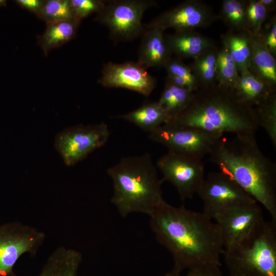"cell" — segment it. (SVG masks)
Listing matches in <instances>:
<instances>
[{
	"mask_svg": "<svg viewBox=\"0 0 276 276\" xmlns=\"http://www.w3.org/2000/svg\"><path fill=\"white\" fill-rule=\"evenodd\" d=\"M7 5V1L5 0H0V7L6 6Z\"/></svg>",
	"mask_w": 276,
	"mask_h": 276,
	"instance_id": "obj_37",
	"label": "cell"
},
{
	"mask_svg": "<svg viewBox=\"0 0 276 276\" xmlns=\"http://www.w3.org/2000/svg\"><path fill=\"white\" fill-rule=\"evenodd\" d=\"M110 134L104 122L76 125L59 132L55 137L54 146L64 164L73 166L104 145Z\"/></svg>",
	"mask_w": 276,
	"mask_h": 276,
	"instance_id": "obj_7",
	"label": "cell"
},
{
	"mask_svg": "<svg viewBox=\"0 0 276 276\" xmlns=\"http://www.w3.org/2000/svg\"><path fill=\"white\" fill-rule=\"evenodd\" d=\"M164 125L222 135L255 134L259 127L255 108L241 101L234 89L217 83L199 88L187 107Z\"/></svg>",
	"mask_w": 276,
	"mask_h": 276,
	"instance_id": "obj_3",
	"label": "cell"
},
{
	"mask_svg": "<svg viewBox=\"0 0 276 276\" xmlns=\"http://www.w3.org/2000/svg\"><path fill=\"white\" fill-rule=\"evenodd\" d=\"M118 118L131 122L149 133L168 121L167 114L157 101L145 102L136 109Z\"/></svg>",
	"mask_w": 276,
	"mask_h": 276,
	"instance_id": "obj_22",
	"label": "cell"
},
{
	"mask_svg": "<svg viewBox=\"0 0 276 276\" xmlns=\"http://www.w3.org/2000/svg\"><path fill=\"white\" fill-rule=\"evenodd\" d=\"M267 14V10L258 0L247 1L246 11L247 31L254 35H259Z\"/></svg>",
	"mask_w": 276,
	"mask_h": 276,
	"instance_id": "obj_29",
	"label": "cell"
},
{
	"mask_svg": "<svg viewBox=\"0 0 276 276\" xmlns=\"http://www.w3.org/2000/svg\"><path fill=\"white\" fill-rule=\"evenodd\" d=\"M37 16L46 24L76 19L70 0L44 1Z\"/></svg>",
	"mask_w": 276,
	"mask_h": 276,
	"instance_id": "obj_28",
	"label": "cell"
},
{
	"mask_svg": "<svg viewBox=\"0 0 276 276\" xmlns=\"http://www.w3.org/2000/svg\"><path fill=\"white\" fill-rule=\"evenodd\" d=\"M219 16L204 2L187 0L154 18L147 27H157L165 31L171 28L175 31L195 30L211 25Z\"/></svg>",
	"mask_w": 276,
	"mask_h": 276,
	"instance_id": "obj_13",
	"label": "cell"
},
{
	"mask_svg": "<svg viewBox=\"0 0 276 276\" xmlns=\"http://www.w3.org/2000/svg\"><path fill=\"white\" fill-rule=\"evenodd\" d=\"M267 12L273 11L275 8V0H258Z\"/></svg>",
	"mask_w": 276,
	"mask_h": 276,
	"instance_id": "obj_35",
	"label": "cell"
},
{
	"mask_svg": "<svg viewBox=\"0 0 276 276\" xmlns=\"http://www.w3.org/2000/svg\"><path fill=\"white\" fill-rule=\"evenodd\" d=\"M194 93L176 85L166 78L164 89L157 102L167 114L168 121L187 107L193 98Z\"/></svg>",
	"mask_w": 276,
	"mask_h": 276,
	"instance_id": "obj_23",
	"label": "cell"
},
{
	"mask_svg": "<svg viewBox=\"0 0 276 276\" xmlns=\"http://www.w3.org/2000/svg\"><path fill=\"white\" fill-rule=\"evenodd\" d=\"M156 165L162 174V181L171 183L183 201L198 193L205 178L202 159L191 155L168 151Z\"/></svg>",
	"mask_w": 276,
	"mask_h": 276,
	"instance_id": "obj_9",
	"label": "cell"
},
{
	"mask_svg": "<svg viewBox=\"0 0 276 276\" xmlns=\"http://www.w3.org/2000/svg\"><path fill=\"white\" fill-rule=\"evenodd\" d=\"M234 90L241 101L255 108L275 91V88L270 86L248 71L239 75Z\"/></svg>",
	"mask_w": 276,
	"mask_h": 276,
	"instance_id": "obj_19",
	"label": "cell"
},
{
	"mask_svg": "<svg viewBox=\"0 0 276 276\" xmlns=\"http://www.w3.org/2000/svg\"><path fill=\"white\" fill-rule=\"evenodd\" d=\"M167 45L172 54L181 60L195 58L215 45L213 40L195 30L175 31L165 35Z\"/></svg>",
	"mask_w": 276,
	"mask_h": 276,
	"instance_id": "obj_16",
	"label": "cell"
},
{
	"mask_svg": "<svg viewBox=\"0 0 276 276\" xmlns=\"http://www.w3.org/2000/svg\"><path fill=\"white\" fill-rule=\"evenodd\" d=\"M137 62L105 63L98 83L107 88H123L149 96L155 88L156 80Z\"/></svg>",
	"mask_w": 276,
	"mask_h": 276,
	"instance_id": "obj_14",
	"label": "cell"
},
{
	"mask_svg": "<svg viewBox=\"0 0 276 276\" xmlns=\"http://www.w3.org/2000/svg\"><path fill=\"white\" fill-rule=\"evenodd\" d=\"M155 4L151 0L106 1L95 18L108 28L112 40L129 41L142 35L145 29L142 23L144 13Z\"/></svg>",
	"mask_w": 276,
	"mask_h": 276,
	"instance_id": "obj_6",
	"label": "cell"
},
{
	"mask_svg": "<svg viewBox=\"0 0 276 276\" xmlns=\"http://www.w3.org/2000/svg\"><path fill=\"white\" fill-rule=\"evenodd\" d=\"M249 33L251 57L248 71L275 89V57L267 49L260 34L254 35Z\"/></svg>",
	"mask_w": 276,
	"mask_h": 276,
	"instance_id": "obj_17",
	"label": "cell"
},
{
	"mask_svg": "<svg viewBox=\"0 0 276 276\" xmlns=\"http://www.w3.org/2000/svg\"><path fill=\"white\" fill-rule=\"evenodd\" d=\"M107 172L113 183L111 201L122 217L131 213L150 215L164 201L163 181L149 153L123 157Z\"/></svg>",
	"mask_w": 276,
	"mask_h": 276,
	"instance_id": "obj_4",
	"label": "cell"
},
{
	"mask_svg": "<svg viewBox=\"0 0 276 276\" xmlns=\"http://www.w3.org/2000/svg\"><path fill=\"white\" fill-rule=\"evenodd\" d=\"M221 38L222 45L234 61L239 75L248 71L251 57L249 32L229 30Z\"/></svg>",
	"mask_w": 276,
	"mask_h": 276,
	"instance_id": "obj_20",
	"label": "cell"
},
{
	"mask_svg": "<svg viewBox=\"0 0 276 276\" xmlns=\"http://www.w3.org/2000/svg\"><path fill=\"white\" fill-rule=\"evenodd\" d=\"M149 216L157 241L173 257L174 270L181 273L206 264L221 266L224 251L221 233L203 212L174 206L164 200Z\"/></svg>",
	"mask_w": 276,
	"mask_h": 276,
	"instance_id": "obj_1",
	"label": "cell"
},
{
	"mask_svg": "<svg viewBox=\"0 0 276 276\" xmlns=\"http://www.w3.org/2000/svg\"><path fill=\"white\" fill-rule=\"evenodd\" d=\"M212 219L219 229L226 250L242 241L264 218L261 206L254 202L221 210Z\"/></svg>",
	"mask_w": 276,
	"mask_h": 276,
	"instance_id": "obj_12",
	"label": "cell"
},
{
	"mask_svg": "<svg viewBox=\"0 0 276 276\" xmlns=\"http://www.w3.org/2000/svg\"><path fill=\"white\" fill-rule=\"evenodd\" d=\"M218 51L214 45L194 58L189 65L199 88L217 83L216 68Z\"/></svg>",
	"mask_w": 276,
	"mask_h": 276,
	"instance_id": "obj_24",
	"label": "cell"
},
{
	"mask_svg": "<svg viewBox=\"0 0 276 276\" xmlns=\"http://www.w3.org/2000/svg\"><path fill=\"white\" fill-rule=\"evenodd\" d=\"M259 126L262 127L276 147V94L272 93L263 103L255 107Z\"/></svg>",
	"mask_w": 276,
	"mask_h": 276,
	"instance_id": "obj_27",
	"label": "cell"
},
{
	"mask_svg": "<svg viewBox=\"0 0 276 276\" xmlns=\"http://www.w3.org/2000/svg\"><path fill=\"white\" fill-rule=\"evenodd\" d=\"M216 73L217 83L219 86L234 89L239 74L234 61L223 45L218 51Z\"/></svg>",
	"mask_w": 276,
	"mask_h": 276,
	"instance_id": "obj_26",
	"label": "cell"
},
{
	"mask_svg": "<svg viewBox=\"0 0 276 276\" xmlns=\"http://www.w3.org/2000/svg\"><path fill=\"white\" fill-rule=\"evenodd\" d=\"M247 1L224 0L220 10V17L234 31H247L246 11Z\"/></svg>",
	"mask_w": 276,
	"mask_h": 276,
	"instance_id": "obj_25",
	"label": "cell"
},
{
	"mask_svg": "<svg viewBox=\"0 0 276 276\" xmlns=\"http://www.w3.org/2000/svg\"><path fill=\"white\" fill-rule=\"evenodd\" d=\"M223 254L228 276H276V223L264 219Z\"/></svg>",
	"mask_w": 276,
	"mask_h": 276,
	"instance_id": "obj_5",
	"label": "cell"
},
{
	"mask_svg": "<svg viewBox=\"0 0 276 276\" xmlns=\"http://www.w3.org/2000/svg\"><path fill=\"white\" fill-rule=\"evenodd\" d=\"M15 2L21 8L35 13L36 15L44 3V1L42 0H16Z\"/></svg>",
	"mask_w": 276,
	"mask_h": 276,
	"instance_id": "obj_34",
	"label": "cell"
},
{
	"mask_svg": "<svg viewBox=\"0 0 276 276\" xmlns=\"http://www.w3.org/2000/svg\"><path fill=\"white\" fill-rule=\"evenodd\" d=\"M262 40L271 54L276 57V18L272 16L264 23L260 33Z\"/></svg>",
	"mask_w": 276,
	"mask_h": 276,
	"instance_id": "obj_32",
	"label": "cell"
},
{
	"mask_svg": "<svg viewBox=\"0 0 276 276\" xmlns=\"http://www.w3.org/2000/svg\"><path fill=\"white\" fill-rule=\"evenodd\" d=\"M161 276H182L181 273L173 269L170 271L169 272L167 273L166 274L161 275Z\"/></svg>",
	"mask_w": 276,
	"mask_h": 276,
	"instance_id": "obj_36",
	"label": "cell"
},
{
	"mask_svg": "<svg viewBox=\"0 0 276 276\" xmlns=\"http://www.w3.org/2000/svg\"><path fill=\"white\" fill-rule=\"evenodd\" d=\"M222 135L194 128H176L163 125L151 132V140L166 147L168 151L202 159L210 154Z\"/></svg>",
	"mask_w": 276,
	"mask_h": 276,
	"instance_id": "obj_10",
	"label": "cell"
},
{
	"mask_svg": "<svg viewBox=\"0 0 276 276\" xmlns=\"http://www.w3.org/2000/svg\"><path fill=\"white\" fill-rule=\"evenodd\" d=\"M197 193L203 203V212L212 219L215 214L226 208L256 202L220 171L210 173Z\"/></svg>",
	"mask_w": 276,
	"mask_h": 276,
	"instance_id": "obj_11",
	"label": "cell"
},
{
	"mask_svg": "<svg viewBox=\"0 0 276 276\" xmlns=\"http://www.w3.org/2000/svg\"><path fill=\"white\" fill-rule=\"evenodd\" d=\"M168 75L179 77L191 83L197 90L199 88L198 83L193 75L189 65L185 64L181 60L171 58L166 64Z\"/></svg>",
	"mask_w": 276,
	"mask_h": 276,
	"instance_id": "obj_31",
	"label": "cell"
},
{
	"mask_svg": "<svg viewBox=\"0 0 276 276\" xmlns=\"http://www.w3.org/2000/svg\"><path fill=\"white\" fill-rule=\"evenodd\" d=\"M145 27L137 62L146 68L164 67L172 55L166 42L164 31L157 27Z\"/></svg>",
	"mask_w": 276,
	"mask_h": 276,
	"instance_id": "obj_15",
	"label": "cell"
},
{
	"mask_svg": "<svg viewBox=\"0 0 276 276\" xmlns=\"http://www.w3.org/2000/svg\"><path fill=\"white\" fill-rule=\"evenodd\" d=\"M217 264H206L197 266L188 270L186 276H223Z\"/></svg>",
	"mask_w": 276,
	"mask_h": 276,
	"instance_id": "obj_33",
	"label": "cell"
},
{
	"mask_svg": "<svg viewBox=\"0 0 276 276\" xmlns=\"http://www.w3.org/2000/svg\"><path fill=\"white\" fill-rule=\"evenodd\" d=\"M80 22L75 19L47 23L44 32L38 38V44L44 55L74 38Z\"/></svg>",
	"mask_w": 276,
	"mask_h": 276,
	"instance_id": "obj_21",
	"label": "cell"
},
{
	"mask_svg": "<svg viewBox=\"0 0 276 276\" xmlns=\"http://www.w3.org/2000/svg\"><path fill=\"white\" fill-rule=\"evenodd\" d=\"M210 155L220 172L262 205L276 223V165L263 153L255 134L222 138Z\"/></svg>",
	"mask_w": 276,
	"mask_h": 276,
	"instance_id": "obj_2",
	"label": "cell"
},
{
	"mask_svg": "<svg viewBox=\"0 0 276 276\" xmlns=\"http://www.w3.org/2000/svg\"><path fill=\"white\" fill-rule=\"evenodd\" d=\"M81 261L80 252L59 247L51 254L40 273L35 276H77Z\"/></svg>",
	"mask_w": 276,
	"mask_h": 276,
	"instance_id": "obj_18",
	"label": "cell"
},
{
	"mask_svg": "<svg viewBox=\"0 0 276 276\" xmlns=\"http://www.w3.org/2000/svg\"><path fill=\"white\" fill-rule=\"evenodd\" d=\"M44 233L18 221L0 225V276H15L13 267L24 254L35 256Z\"/></svg>",
	"mask_w": 276,
	"mask_h": 276,
	"instance_id": "obj_8",
	"label": "cell"
},
{
	"mask_svg": "<svg viewBox=\"0 0 276 276\" xmlns=\"http://www.w3.org/2000/svg\"><path fill=\"white\" fill-rule=\"evenodd\" d=\"M76 19H82L94 13H99L104 7L106 1L101 0H70Z\"/></svg>",
	"mask_w": 276,
	"mask_h": 276,
	"instance_id": "obj_30",
	"label": "cell"
}]
</instances>
